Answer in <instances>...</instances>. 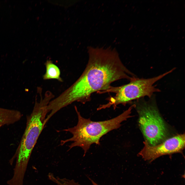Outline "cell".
Returning <instances> with one entry per match:
<instances>
[{"label": "cell", "instance_id": "obj_7", "mask_svg": "<svg viewBox=\"0 0 185 185\" xmlns=\"http://www.w3.org/2000/svg\"><path fill=\"white\" fill-rule=\"evenodd\" d=\"M22 115L18 110L0 107V126L14 124L20 120Z\"/></svg>", "mask_w": 185, "mask_h": 185}, {"label": "cell", "instance_id": "obj_10", "mask_svg": "<svg viewBox=\"0 0 185 185\" xmlns=\"http://www.w3.org/2000/svg\"><path fill=\"white\" fill-rule=\"evenodd\" d=\"M90 180L91 181L92 185H100L96 183L92 180L90 179Z\"/></svg>", "mask_w": 185, "mask_h": 185}, {"label": "cell", "instance_id": "obj_4", "mask_svg": "<svg viewBox=\"0 0 185 185\" xmlns=\"http://www.w3.org/2000/svg\"><path fill=\"white\" fill-rule=\"evenodd\" d=\"M173 69L156 77L144 79L135 78L129 83L116 88V94L107 104L101 105L98 110L113 106L126 104L133 100L145 96L151 97L153 93L160 91L154 85L156 82L173 71Z\"/></svg>", "mask_w": 185, "mask_h": 185}, {"label": "cell", "instance_id": "obj_9", "mask_svg": "<svg viewBox=\"0 0 185 185\" xmlns=\"http://www.w3.org/2000/svg\"><path fill=\"white\" fill-rule=\"evenodd\" d=\"M66 185H81L74 180L69 182Z\"/></svg>", "mask_w": 185, "mask_h": 185}, {"label": "cell", "instance_id": "obj_2", "mask_svg": "<svg viewBox=\"0 0 185 185\" xmlns=\"http://www.w3.org/2000/svg\"><path fill=\"white\" fill-rule=\"evenodd\" d=\"M133 107L132 106L128 109L114 118L97 122L82 117L77 107H75L78 118L77 125L73 127L63 130L70 132L72 136L68 139L61 140L60 145H63L67 142H72L68 146V150L75 147H80L84 151L83 156H85L92 144L99 145L100 139L102 136L112 130L119 128L123 122L132 117L130 114Z\"/></svg>", "mask_w": 185, "mask_h": 185}, {"label": "cell", "instance_id": "obj_6", "mask_svg": "<svg viewBox=\"0 0 185 185\" xmlns=\"http://www.w3.org/2000/svg\"><path fill=\"white\" fill-rule=\"evenodd\" d=\"M143 143L144 147L138 155L151 162L162 155L182 152L184 147L185 135L178 134L155 146L150 145L146 140Z\"/></svg>", "mask_w": 185, "mask_h": 185}, {"label": "cell", "instance_id": "obj_1", "mask_svg": "<svg viewBox=\"0 0 185 185\" xmlns=\"http://www.w3.org/2000/svg\"><path fill=\"white\" fill-rule=\"evenodd\" d=\"M88 52V62L80 76L54 99L58 109L75 101L84 104L92 93L109 88L114 82L124 79L131 81L135 78L123 63L115 49L89 46Z\"/></svg>", "mask_w": 185, "mask_h": 185}, {"label": "cell", "instance_id": "obj_5", "mask_svg": "<svg viewBox=\"0 0 185 185\" xmlns=\"http://www.w3.org/2000/svg\"><path fill=\"white\" fill-rule=\"evenodd\" d=\"M137 105L139 123L146 140L151 146L163 142L167 136L168 130L154 104L142 101Z\"/></svg>", "mask_w": 185, "mask_h": 185}, {"label": "cell", "instance_id": "obj_8", "mask_svg": "<svg viewBox=\"0 0 185 185\" xmlns=\"http://www.w3.org/2000/svg\"><path fill=\"white\" fill-rule=\"evenodd\" d=\"M45 65L46 72L43 76L44 80L56 79L60 82H63V80L60 77V71L59 68L52 61L49 60H47Z\"/></svg>", "mask_w": 185, "mask_h": 185}, {"label": "cell", "instance_id": "obj_3", "mask_svg": "<svg viewBox=\"0 0 185 185\" xmlns=\"http://www.w3.org/2000/svg\"><path fill=\"white\" fill-rule=\"evenodd\" d=\"M39 94V101L36 98L33 109L27 116L26 128L13 158L16 159L14 174L18 177L24 176L32 151L45 124L47 107L52 99L51 96L45 93L43 97Z\"/></svg>", "mask_w": 185, "mask_h": 185}]
</instances>
